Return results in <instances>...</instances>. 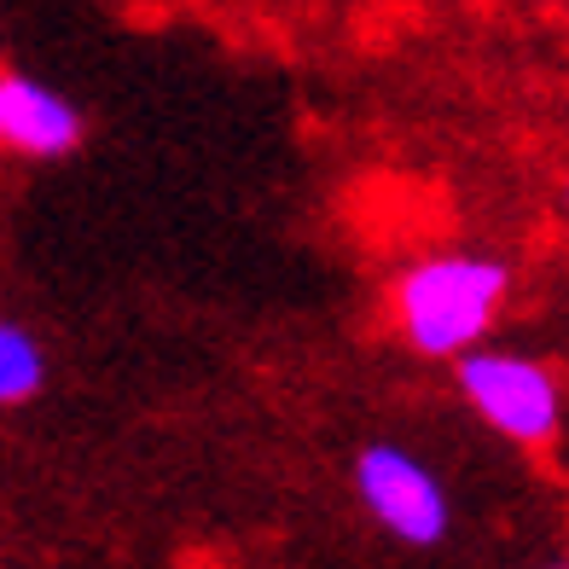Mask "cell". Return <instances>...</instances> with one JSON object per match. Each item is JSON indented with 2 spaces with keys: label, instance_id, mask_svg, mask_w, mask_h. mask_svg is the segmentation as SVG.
Returning a JSON list of instances; mask_svg holds the SVG:
<instances>
[{
  "label": "cell",
  "instance_id": "obj_1",
  "mask_svg": "<svg viewBox=\"0 0 569 569\" xmlns=\"http://www.w3.org/2000/svg\"><path fill=\"white\" fill-rule=\"evenodd\" d=\"M506 297H511V268L495 256L477 250L425 256L396 279V326L419 355L453 360L495 331Z\"/></svg>",
  "mask_w": 569,
  "mask_h": 569
},
{
  "label": "cell",
  "instance_id": "obj_2",
  "mask_svg": "<svg viewBox=\"0 0 569 569\" xmlns=\"http://www.w3.org/2000/svg\"><path fill=\"white\" fill-rule=\"evenodd\" d=\"M459 360V396L477 407L488 430H500L517 448H547L563 425V383L547 360L511 355V349H465Z\"/></svg>",
  "mask_w": 569,
  "mask_h": 569
},
{
  "label": "cell",
  "instance_id": "obj_3",
  "mask_svg": "<svg viewBox=\"0 0 569 569\" xmlns=\"http://www.w3.org/2000/svg\"><path fill=\"white\" fill-rule=\"evenodd\" d=\"M355 495L407 547H442L453 529L442 477L419 453H407L396 442H367L355 453Z\"/></svg>",
  "mask_w": 569,
  "mask_h": 569
},
{
  "label": "cell",
  "instance_id": "obj_4",
  "mask_svg": "<svg viewBox=\"0 0 569 569\" xmlns=\"http://www.w3.org/2000/svg\"><path fill=\"white\" fill-rule=\"evenodd\" d=\"M88 140V117L59 88L0 70V146L18 158H70Z\"/></svg>",
  "mask_w": 569,
  "mask_h": 569
},
{
  "label": "cell",
  "instance_id": "obj_5",
  "mask_svg": "<svg viewBox=\"0 0 569 569\" xmlns=\"http://www.w3.org/2000/svg\"><path fill=\"white\" fill-rule=\"evenodd\" d=\"M47 383V355L18 320H0V407L36 401Z\"/></svg>",
  "mask_w": 569,
  "mask_h": 569
},
{
  "label": "cell",
  "instance_id": "obj_6",
  "mask_svg": "<svg viewBox=\"0 0 569 569\" xmlns=\"http://www.w3.org/2000/svg\"><path fill=\"white\" fill-rule=\"evenodd\" d=\"M552 569H563V563H552Z\"/></svg>",
  "mask_w": 569,
  "mask_h": 569
}]
</instances>
